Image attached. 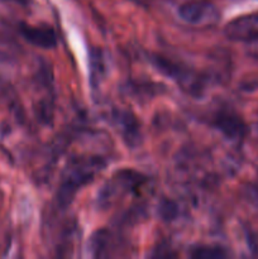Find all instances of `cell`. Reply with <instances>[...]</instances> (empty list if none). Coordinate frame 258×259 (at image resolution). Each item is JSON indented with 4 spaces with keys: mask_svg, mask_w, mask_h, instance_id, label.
Masks as SVG:
<instances>
[{
    "mask_svg": "<svg viewBox=\"0 0 258 259\" xmlns=\"http://www.w3.org/2000/svg\"><path fill=\"white\" fill-rule=\"evenodd\" d=\"M105 167L100 158H81L66 168L62 182L58 189V202L61 206H67L75 197L77 190L94 180L96 174Z\"/></svg>",
    "mask_w": 258,
    "mask_h": 259,
    "instance_id": "obj_1",
    "label": "cell"
},
{
    "mask_svg": "<svg viewBox=\"0 0 258 259\" xmlns=\"http://www.w3.org/2000/svg\"><path fill=\"white\" fill-rule=\"evenodd\" d=\"M151 62L153 63V66H156L157 70L161 71L163 75L168 76L174 81H176L189 94H192V95H200L201 94L202 83L200 81L199 76L195 75L192 71L181 67L177 63L164 58L163 56L152 55Z\"/></svg>",
    "mask_w": 258,
    "mask_h": 259,
    "instance_id": "obj_2",
    "label": "cell"
},
{
    "mask_svg": "<svg viewBox=\"0 0 258 259\" xmlns=\"http://www.w3.org/2000/svg\"><path fill=\"white\" fill-rule=\"evenodd\" d=\"M179 15L185 23L192 27H209L219 20V10L206 0L185 3L179 8Z\"/></svg>",
    "mask_w": 258,
    "mask_h": 259,
    "instance_id": "obj_3",
    "label": "cell"
},
{
    "mask_svg": "<svg viewBox=\"0 0 258 259\" xmlns=\"http://www.w3.org/2000/svg\"><path fill=\"white\" fill-rule=\"evenodd\" d=\"M224 33L234 42H252L258 38V12L240 15L230 20L224 28Z\"/></svg>",
    "mask_w": 258,
    "mask_h": 259,
    "instance_id": "obj_4",
    "label": "cell"
},
{
    "mask_svg": "<svg viewBox=\"0 0 258 259\" xmlns=\"http://www.w3.org/2000/svg\"><path fill=\"white\" fill-rule=\"evenodd\" d=\"M19 32L28 43L35 47L52 50L57 46V34L50 25H30L20 23Z\"/></svg>",
    "mask_w": 258,
    "mask_h": 259,
    "instance_id": "obj_5",
    "label": "cell"
},
{
    "mask_svg": "<svg viewBox=\"0 0 258 259\" xmlns=\"http://www.w3.org/2000/svg\"><path fill=\"white\" fill-rule=\"evenodd\" d=\"M214 125L230 139H239L245 133V124L240 116L232 110H223L218 113Z\"/></svg>",
    "mask_w": 258,
    "mask_h": 259,
    "instance_id": "obj_6",
    "label": "cell"
},
{
    "mask_svg": "<svg viewBox=\"0 0 258 259\" xmlns=\"http://www.w3.org/2000/svg\"><path fill=\"white\" fill-rule=\"evenodd\" d=\"M113 119L115 121V125L120 129L126 143L131 144V146H136L139 138V125L136 116L132 115L128 111L119 110L115 111Z\"/></svg>",
    "mask_w": 258,
    "mask_h": 259,
    "instance_id": "obj_7",
    "label": "cell"
},
{
    "mask_svg": "<svg viewBox=\"0 0 258 259\" xmlns=\"http://www.w3.org/2000/svg\"><path fill=\"white\" fill-rule=\"evenodd\" d=\"M190 255L196 259H223L228 257L225 249L218 245H197L192 248Z\"/></svg>",
    "mask_w": 258,
    "mask_h": 259,
    "instance_id": "obj_8",
    "label": "cell"
},
{
    "mask_svg": "<svg viewBox=\"0 0 258 259\" xmlns=\"http://www.w3.org/2000/svg\"><path fill=\"white\" fill-rule=\"evenodd\" d=\"M161 217L166 220H172L177 215V206L172 201H163L161 204Z\"/></svg>",
    "mask_w": 258,
    "mask_h": 259,
    "instance_id": "obj_9",
    "label": "cell"
},
{
    "mask_svg": "<svg viewBox=\"0 0 258 259\" xmlns=\"http://www.w3.org/2000/svg\"><path fill=\"white\" fill-rule=\"evenodd\" d=\"M248 45H249V47H248V53H249L253 58H258V38L252 40V42H249Z\"/></svg>",
    "mask_w": 258,
    "mask_h": 259,
    "instance_id": "obj_10",
    "label": "cell"
},
{
    "mask_svg": "<svg viewBox=\"0 0 258 259\" xmlns=\"http://www.w3.org/2000/svg\"><path fill=\"white\" fill-rule=\"evenodd\" d=\"M2 2L14 3V4H18V5H22V7H25V5H28V2H29V0H2Z\"/></svg>",
    "mask_w": 258,
    "mask_h": 259,
    "instance_id": "obj_11",
    "label": "cell"
}]
</instances>
